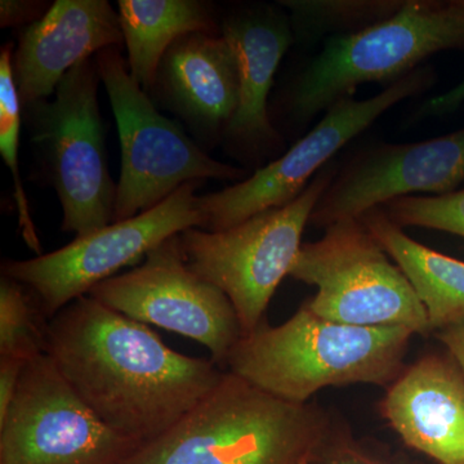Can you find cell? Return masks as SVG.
<instances>
[{"mask_svg":"<svg viewBox=\"0 0 464 464\" xmlns=\"http://www.w3.org/2000/svg\"><path fill=\"white\" fill-rule=\"evenodd\" d=\"M399 227H423L464 239V188L438 197H402L381 206Z\"/></svg>","mask_w":464,"mask_h":464,"instance_id":"obj_24","label":"cell"},{"mask_svg":"<svg viewBox=\"0 0 464 464\" xmlns=\"http://www.w3.org/2000/svg\"><path fill=\"white\" fill-rule=\"evenodd\" d=\"M139 448L91 411L47 353L27 362L0 423V464H124Z\"/></svg>","mask_w":464,"mask_h":464,"instance_id":"obj_11","label":"cell"},{"mask_svg":"<svg viewBox=\"0 0 464 464\" xmlns=\"http://www.w3.org/2000/svg\"><path fill=\"white\" fill-rule=\"evenodd\" d=\"M94 61L121 142L114 222L148 212L186 183L246 179V170L210 158L179 124L158 111L148 92L130 75L119 47L100 52Z\"/></svg>","mask_w":464,"mask_h":464,"instance_id":"obj_7","label":"cell"},{"mask_svg":"<svg viewBox=\"0 0 464 464\" xmlns=\"http://www.w3.org/2000/svg\"><path fill=\"white\" fill-rule=\"evenodd\" d=\"M45 337V353L76 395L140 447L172 429L225 373L213 360L177 353L145 324L91 295L48 320Z\"/></svg>","mask_w":464,"mask_h":464,"instance_id":"obj_1","label":"cell"},{"mask_svg":"<svg viewBox=\"0 0 464 464\" xmlns=\"http://www.w3.org/2000/svg\"><path fill=\"white\" fill-rule=\"evenodd\" d=\"M118 8L128 69L148 93L177 39L190 33L221 34L209 5L198 0H119Z\"/></svg>","mask_w":464,"mask_h":464,"instance_id":"obj_19","label":"cell"},{"mask_svg":"<svg viewBox=\"0 0 464 464\" xmlns=\"http://www.w3.org/2000/svg\"><path fill=\"white\" fill-rule=\"evenodd\" d=\"M14 48L11 44L3 45L0 51V152L14 177V199L18 213V225L26 246L36 256H42V244L38 232L30 215L23 179L18 166V150H20L21 115L23 103L18 94L14 78Z\"/></svg>","mask_w":464,"mask_h":464,"instance_id":"obj_22","label":"cell"},{"mask_svg":"<svg viewBox=\"0 0 464 464\" xmlns=\"http://www.w3.org/2000/svg\"><path fill=\"white\" fill-rule=\"evenodd\" d=\"M154 90L201 140L224 139L239 106L237 54L222 34H186L164 54Z\"/></svg>","mask_w":464,"mask_h":464,"instance_id":"obj_17","label":"cell"},{"mask_svg":"<svg viewBox=\"0 0 464 464\" xmlns=\"http://www.w3.org/2000/svg\"><path fill=\"white\" fill-rule=\"evenodd\" d=\"M415 333L405 326H355L315 315L302 304L285 323L262 320L232 348L228 372L259 390L308 404L328 387H387L404 371Z\"/></svg>","mask_w":464,"mask_h":464,"instance_id":"obj_2","label":"cell"},{"mask_svg":"<svg viewBox=\"0 0 464 464\" xmlns=\"http://www.w3.org/2000/svg\"><path fill=\"white\" fill-rule=\"evenodd\" d=\"M378 408L406 447L436 464H464V373L448 351L405 366Z\"/></svg>","mask_w":464,"mask_h":464,"instance_id":"obj_14","label":"cell"},{"mask_svg":"<svg viewBox=\"0 0 464 464\" xmlns=\"http://www.w3.org/2000/svg\"><path fill=\"white\" fill-rule=\"evenodd\" d=\"M96 61L72 67L53 100L25 106L34 146L63 207V231L83 237L114 222L116 188L101 118Z\"/></svg>","mask_w":464,"mask_h":464,"instance_id":"obj_5","label":"cell"},{"mask_svg":"<svg viewBox=\"0 0 464 464\" xmlns=\"http://www.w3.org/2000/svg\"><path fill=\"white\" fill-rule=\"evenodd\" d=\"M123 43L121 17L106 0H57L44 17L24 27L14 52L23 108L50 99L72 67Z\"/></svg>","mask_w":464,"mask_h":464,"instance_id":"obj_15","label":"cell"},{"mask_svg":"<svg viewBox=\"0 0 464 464\" xmlns=\"http://www.w3.org/2000/svg\"><path fill=\"white\" fill-rule=\"evenodd\" d=\"M405 0H280L288 9L295 41L351 35L389 20Z\"/></svg>","mask_w":464,"mask_h":464,"instance_id":"obj_20","label":"cell"},{"mask_svg":"<svg viewBox=\"0 0 464 464\" xmlns=\"http://www.w3.org/2000/svg\"><path fill=\"white\" fill-rule=\"evenodd\" d=\"M88 295L134 322L199 342L218 366L226 365L243 337L230 299L188 267L179 235L152 249L139 267L99 284Z\"/></svg>","mask_w":464,"mask_h":464,"instance_id":"obj_12","label":"cell"},{"mask_svg":"<svg viewBox=\"0 0 464 464\" xmlns=\"http://www.w3.org/2000/svg\"><path fill=\"white\" fill-rule=\"evenodd\" d=\"M26 364L21 360L0 359V423L7 417Z\"/></svg>","mask_w":464,"mask_h":464,"instance_id":"obj_26","label":"cell"},{"mask_svg":"<svg viewBox=\"0 0 464 464\" xmlns=\"http://www.w3.org/2000/svg\"><path fill=\"white\" fill-rule=\"evenodd\" d=\"M306 464H429L375 440L359 438L332 411L331 422Z\"/></svg>","mask_w":464,"mask_h":464,"instance_id":"obj_23","label":"cell"},{"mask_svg":"<svg viewBox=\"0 0 464 464\" xmlns=\"http://www.w3.org/2000/svg\"><path fill=\"white\" fill-rule=\"evenodd\" d=\"M463 103L464 81L444 93L424 101L415 112L414 119L420 121V119L433 118V116L451 114V112L457 111Z\"/></svg>","mask_w":464,"mask_h":464,"instance_id":"obj_27","label":"cell"},{"mask_svg":"<svg viewBox=\"0 0 464 464\" xmlns=\"http://www.w3.org/2000/svg\"><path fill=\"white\" fill-rule=\"evenodd\" d=\"M436 82L435 69L423 65L373 97L356 100L353 96L335 103L282 157L230 188L199 197L204 216L201 230H227L264 210L288 206L348 142L393 106L431 90Z\"/></svg>","mask_w":464,"mask_h":464,"instance_id":"obj_9","label":"cell"},{"mask_svg":"<svg viewBox=\"0 0 464 464\" xmlns=\"http://www.w3.org/2000/svg\"><path fill=\"white\" fill-rule=\"evenodd\" d=\"M337 169L331 161L288 206L264 210L227 230L188 228L179 235L188 267L230 299L243 335L266 319L271 298L297 258L317 201Z\"/></svg>","mask_w":464,"mask_h":464,"instance_id":"obj_6","label":"cell"},{"mask_svg":"<svg viewBox=\"0 0 464 464\" xmlns=\"http://www.w3.org/2000/svg\"><path fill=\"white\" fill-rule=\"evenodd\" d=\"M198 185L186 183L148 212L76 237L48 255L5 261L2 275L25 285L35 295L43 316L51 320L121 268L145 259L164 241L188 228H203L199 197L195 195Z\"/></svg>","mask_w":464,"mask_h":464,"instance_id":"obj_10","label":"cell"},{"mask_svg":"<svg viewBox=\"0 0 464 464\" xmlns=\"http://www.w3.org/2000/svg\"><path fill=\"white\" fill-rule=\"evenodd\" d=\"M445 51H464V0H405L398 14L383 23L326 39L286 88V121L304 127L335 103L355 96L360 85L387 87Z\"/></svg>","mask_w":464,"mask_h":464,"instance_id":"obj_4","label":"cell"},{"mask_svg":"<svg viewBox=\"0 0 464 464\" xmlns=\"http://www.w3.org/2000/svg\"><path fill=\"white\" fill-rule=\"evenodd\" d=\"M436 335L448 353L456 359L464 373V320L442 329Z\"/></svg>","mask_w":464,"mask_h":464,"instance_id":"obj_28","label":"cell"},{"mask_svg":"<svg viewBox=\"0 0 464 464\" xmlns=\"http://www.w3.org/2000/svg\"><path fill=\"white\" fill-rule=\"evenodd\" d=\"M38 304V301H36ZM26 286L2 275L0 279V359L30 362L47 350L48 320Z\"/></svg>","mask_w":464,"mask_h":464,"instance_id":"obj_21","label":"cell"},{"mask_svg":"<svg viewBox=\"0 0 464 464\" xmlns=\"http://www.w3.org/2000/svg\"><path fill=\"white\" fill-rule=\"evenodd\" d=\"M463 182L464 128L426 141L374 143L338 166L310 224L326 228L398 198L457 191Z\"/></svg>","mask_w":464,"mask_h":464,"instance_id":"obj_13","label":"cell"},{"mask_svg":"<svg viewBox=\"0 0 464 464\" xmlns=\"http://www.w3.org/2000/svg\"><path fill=\"white\" fill-rule=\"evenodd\" d=\"M359 218L408 277L426 310L431 333L463 322V261L411 239L381 207L366 210Z\"/></svg>","mask_w":464,"mask_h":464,"instance_id":"obj_18","label":"cell"},{"mask_svg":"<svg viewBox=\"0 0 464 464\" xmlns=\"http://www.w3.org/2000/svg\"><path fill=\"white\" fill-rule=\"evenodd\" d=\"M332 411L293 404L225 372L172 429L124 464H306Z\"/></svg>","mask_w":464,"mask_h":464,"instance_id":"obj_3","label":"cell"},{"mask_svg":"<svg viewBox=\"0 0 464 464\" xmlns=\"http://www.w3.org/2000/svg\"><path fill=\"white\" fill-rule=\"evenodd\" d=\"M289 276L315 286V295L304 304L324 319L431 334L408 277L360 218L335 222L319 240L302 244Z\"/></svg>","mask_w":464,"mask_h":464,"instance_id":"obj_8","label":"cell"},{"mask_svg":"<svg viewBox=\"0 0 464 464\" xmlns=\"http://www.w3.org/2000/svg\"><path fill=\"white\" fill-rule=\"evenodd\" d=\"M221 34L230 43L239 66V106L224 139L232 152L262 158L283 145L268 114L275 74L295 43L292 24L280 5H249L222 21Z\"/></svg>","mask_w":464,"mask_h":464,"instance_id":"obj_16","label":"cell"},{"mask_svg":"<svg viewBox=\"0 0 464 464\" xmlns=\"http://www.w3.org/2000/svg\"><path fill=\"white\" fill-rule=\"evenodd\" d=\"M51 5L34 0H2L0 2V26H30L45 16Z\"/></svg>","mask_w":464,"mask_h":464,"instance_id":"obj_25","label":"cell"}]
</instances>
